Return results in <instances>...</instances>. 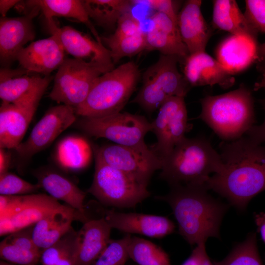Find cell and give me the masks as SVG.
Segmentation results:
<instances>
[{"mask_svg": "<svg viewBox=\"0 0 265 265\" xmlns=\"http://www.w3.org/2000/svg\"><path fill=\"white\" fill-rule=\"evenodd\" d=\"M261 144L248 135L223 141L220 145L222 169L205 185L239 212L265 190V147Z\"/></svg>", "mask_w": 265, "mask_h": 265, "instance_id": "cell-1", "label": "cell"}, {"mask_svg": "<svg viewBox=\"0 0 265 265\" xmlns=\"http://www.w3.org/2000/svg\"><path fill=\"white\" fill-rule=\"evenodd\" d=\"M156 198L166 202L177 222L180 234L191 245L220 238V227L229 206L208 192L205 185H177Z\"/></svg>", "mask_w": 265, "mask_h": 265, "instance_id": "cell-2", "label": "cell"}, {"mask_svg": "<svg viewBox=\"0 0 265 265\" xmlns=\"http://www.w3.org/2000/svg\"><path fill=\"white\" fill-rule=\"evenodd\" d=\"M223 166L220 154L209 139L186 137L162 160L159 178L170 186L205 185L211 174L219 172Z\"/></svg>", "mask_w": 265, "mask_h": 265, "instance_id": "cell-3", "label": "cell"}, {"mask_svg": "<svg viewBox=\"0 0 265 265\" xmlns=\"http://www.w3.org/2000/svg\"><path fill=\"white\" fill-rule=\"evenodd\" d=\"M199 118L223 141H232L246 134L254 126L253 100L244 85L228 93L207 96L201 100Z\"/></svg>", "mask_w": 265, "mask_h": 265, "instance_id": "cell-4", "label": "cell"}, {"mask_svg": "<svg viewBox=\"0 0 265 265\" xmlns=\"http://www.w3.org/2000/svg\"><path fill=\"white\" fill-rule=\"evenodd\" d=\"M140 76L139 68L133 61L102 75L85 100L75 109L76 114L94 118L121 112L135 90Z\"/></svg>", "mask_w": 265, "mask_h": 265, "instance_id": "cell-5", "label": "cell"}, {"mask_svg": "<svg viewBox=\"0 0 265 265\" xmlns=\"http://www.w3.org/2000/svg\"><path fill=\"white\" fill-rule=\"evenodd\" d=\"M77 124L89 136L135 149L151 160L162 163L144 141L147 133L152 132V124L143 116L119 112L100 118L81 117Z\"/></svg>", "mask_w": 265, "mask_h": 265, "instance_id": "cell-6", "label": "cell"}, {"mask_svg": "<svg viewBox=\"0 0 265 265\" xmlns=\"http://www.w3.org/2000/svg\"><path fill=\"white\" fill-rule=\"evenodd\" d=\"M179 62L176 56L161 54L144 73L142 86L131 102L151 113L171 97H185L191 86L178 70Z\"/></svg>", "mask_w": 265, "mask_h": 265, "instance_id": "cell-7", "label": "cell"}, {"mask_svg": "<svg viewBox=\"0 0 265 265\" xmlns=\"http://www.w3.org/2000/svg\"><path fill=\"white\" fill-rule=\"evenodd\" d=\"M94 156L95 172L87 192L101 203L118 208H134L150 196L147 186Z\"/></svg>", "mask_w": 265, "mask_h": 265, "instance_id": "cell-8", "label": "cell"}, {"mask_svg": "<svg viewBox=\"0 0 265 265\" xmlns=\"http://www.w3.org/2000/svg\"><path fill=\"white\" fill-rule=\"evenodd\" d=\"M104 71L74 58H65L57 69L49 97L75 109L86 99Z\"/></svg>", "mask_w": 265, "mask_h": 265, "instance_id": "cell-9", "label": "cell"}, {"mask_svg": "<svg viewBox=\"0 0 265 265\" xmlns=\"http://www.w3.org/2000/svg\"><path fill=\"white\" fill-rule=\"evenodd\" d=\"M184 97L174 96L159 108L157 117L151 123L152 132L157 141L150 148L161 161L186 137L190 129Z\"/></svg>", "mask_w": 265, "mask_h": 265, "instance_id": "cell-10", "label": "cell"}, {"mask_svg": "<svg viewBox=\"0 0 265 265\" xmlns=\"http://www.w3.org/2000/svg\"><path fill=\"white\" fill-rule=\"evenodd\" d=\"M75 110L61 104L49 108L33 128L26 140L14 150L24 160L48 147L76 120Z\"/></svg>", "mask_w": 265, "mask_h": 265, "instance_id": "cell-11", "label": "cell"}, {"mask_svg": "<svg viewBox=\"0 0 265 265\" xmlns=\"http://www.w3.org/2000/svg\"><path fill=\"white\" fill-rule=\"evenodd\" d=\"M56 24L49 27L52 35L32 42L18 53L16 60L21 67L32 73L50 76L63 62L65 52Z\"/></svg>", "mask_w": 265, "mask_h": 265, "instance_id": "cell-12", "label": "cell"}, {"mask_svg": "<svg viewBox=\"0 0 265 265\" xmlns=\"http://www.w3.org/2000/svg\"><path fill=\"white\" fill-rule=\"evenodd\" d=\"M93 154L106 164L122 171L148 186L153 173L162 163L149 159L139 152L116 144L92 146Z\"/></svg>", "mask_w": 265, "mask_h": 265, "instance_id": "cell-13", "label": "cell"}, {"mask_svg": "<svg viewBox=\"0 0 265 265\" xmlns=\"http://www.w3.org/2000/svg\"><path fill=\"white\" fill-rule=\"evenodd\" d=\"M64 206L49 195H22L15 209L8 216L0 219V236L34 225Z\"/></svg>", "mask_w": 265, "mask_h": 265, "instance_id": "cell-14", "label": "cell"}, {"mask_svg": "<svg viewBox=\"0 0 265 265\" xmlns=\"http://www.w3.org/2000/svg\"><path fill=\"white\" fill-rule=\"evenodd\" d=\"M40 10L33 7L27 13L18 17L0 19V60L2 67L8 68L15 60L24 46L35 36L33 20Z\"/></svg>", "mask_w": 265, "mask_h": 265, "instance_id": "cell-15", "label": "cell"}, {"mask_svg": "<svg viewBox=\"0 0 265 265\" xmlns=\"http://www.w3.org/2000/svg\"><path fill=\"white\" fill-rule=\"evenodd\" d=\"M58 32L65 53L74 58L106 73L114 68L110 53L103 43L69 26L58 27Z\"/></svg>", "mask_w": 265, "mask_h": 265, "instance_id": "cell-16", "label": "cell"}, {"mask_svg": "<svg viewBox=\"0 0 265 265\" xmlns=\"http://www.w3.org/2000/svg\"><path fill=\"white\" fill-rule=\"evenodd\" d=\"M53 78L41 77L21 67L0 70V98L1 102L16 104L44 94Z\"/></svg>", "mask_w": 265, "mask_h": 265, "instance_id": "cell-17", "label": "cell"}, {"mask_svg": "<svg viewBox=\"0 0 265 265\" xmlns=\"http://www.w3.org/2000/svg\"><path fill=\"white\" fill-rule=\"evenodd\" d=\"M103 217L112 229L130 235L161 238L173 233L175 229L172 220L158 215L106 210Z\"/></svg>", "mask_w": 265, "mask_h": 265, "instance_id": "cell-18", "label": "cell"}, {"mask_svg": "<svg viewBox=\"0 0 265 265\" xmlns=\"http://www.w3.org/2000/svg\"><path fill=\"white\" fill-rule=\"evenodd\" d=\"M39 102L33 100L17 104L1 103L0 148L15 149L22 142Z\"/></svg>", "mask_w": 265, "mask_h": 265, "instance_id": "cell-19", "label": "cell"}, {"mask_svg": "<svg viewBox=\"0 0 265 265\" xmlns=\"http://www.w3.org/2000/svg\"><path fill=\"white\" fill-rule=\"evenodd\" d=\"M183 64V75L191 87L218 85L225 89L235 83L233 75L205 52L189 54Z\"/></svg>", "mask_w": 265, "mask_h": 265, "instance_id": "cell-20", "label": "cell"}, {"mask_svg": "<svg viewBox=\"0 0 265 265\" xmlns=\"http://www.w3.org/2000/svg\"><path fill=\"white\" fill-rule=\"evenodd\" d=\"M201 4V0H186L177 17L179 33L189 54L205 52L212 34L202 15Z\"/></svg>", "mask_w": 265, "mask_h": 265, "instance_id": "cell-21", "label": "cell"}, {"mask_svg": "<svg viewBox=\"0 0 265 265\" xmlns=\"http://www.w3.org/2000/svg\"><path fill=\"white\" fill-rule=\"evenodd\" d=\"M152 26L146 33V50L158 51L161 54L173 55L183 63L189 54L180 36L176 22L166 15L155 12Z\"/></svg>", "mask_w": 265, "mask_h": 265, "instance_id": "cell-22", "label": "cell"}, {"mask_svg": "<svg viewBox=\"0 0 265 265\" xmlns=\"http://www.w3.org/2000/svg\"><path fill=\"white\" fill-rule=\"evenodd\" d=\"M89 219L68 205L45 216L33 227V240L36 246L43 250L56 242L72 227L74 220L85 223Z\"/></svg>", "mask_w": 265, "mask_h": 265, "instance_id": "cell-23", "label": "cell"}, {"mask_svg": "<svg viewBox=\"0 0 265 265\" xmlns=\"http://www.w3.org/2000/svg\"><path fill=\"white\" fill-rule=\"evenodd\" d=\"M111 229L104 217L84 223L78 231L76 265H92L107 246Z\"/></svg>", "mask_w": 265, "mask_h": 265, "instance_id": "cell-24", "label": "cell"}, {"mask_svg": "<svg viewBox=\"0 0 265 265\" xmlns=\"http://www.w3.org/2000/svg\"><path fill=\"white\" fill-rule=\"evenodd\" d=\"M37 183L56 200H61L86 215L84 200L86 192L69 178L54 170L42 168L34 172Z\"/></svg>", "mask_w": 265, "mask_h": 265, "instance_id": "cell-25", "label": "cell"}, {"mask_svg": "<svg viewBox=\"0 0 265 265\" xmlns=\"http://www.w3.org/2000/svg\"><path fill=\"white\" fill-rule=\"evenodd\" d=\"M258 46L257 40L232 35L218 46L217 60L233 75L244 70L257 60Z\"/></svg>", "mask_w": 265, "mask_h": 265, "instance_id": "cell-26", "label": "cell"}, {"mask_svg": "<svg viewBox=\"0 0 265 265\" xmlns=\"http://www.w3.org/2000/svg\"><path fill=\"white\" fill-rule=\"evenodd\" d=\"M33 227L6 235L0 243V256L4 261L19 265H37L42 251L33 240Z\"/></svg>", "mask_w": 265, "mask_h": 265, "instance_id": "cell-27", "label": "cell"}, {"mask_svg": "<svg viewBox=\"0 0 265 265\" xmlns=\"http://www.w3.org/2000/svg\"><path fill=\"white\" fill-rule=\"evenodd\" d=\"M23 3V7H26L29 10L35 7L39 8L44 15L47 24L53 22V18L56 16L76 19L85 24L95 39L102 43L101 37L89 18L82 0H30Z\"/></svg>", "mask_w": 265, "mask_h": 265, "instance_id": "cell-28", "label": "cell"}, {"mask_svg": "<svg viewBox=\"0 0 265 265\" xmlns=\"http://www.w3.org/2000/svg\"><path fill=\"white\" fill-rule=\"evenodd\" d=\"M212 20L216 28L257 40L258 32L249 23L236 0H213Z\"/></svg>", "mask_w": 265, "mask_h": 265, "instance_id": "cell-29", "label": "cell"}, {"mask_svg": "<svg viewBox=\"0 0 265 265\" xmlns=\"http://www.w3.org/2000/svg\"><path fill=\"white\" fill-rule=\"evenodd\" d=\"M92 152V147L86 139L79 135H69L58 143L54 158L64 170L76 172L88 166Z\"/></svg>", "mask_w": 265, "mask_h": 265, "instance_id": "cell-30", "label": "cell"}, {"mask_svg": "<svg viewBox=\"0 0 265 265\" xmlns=\"http://www.w3.org/2000/svg\"><path fill=\"white\" fill-rule=\"evenodd\" d=\"M90 19L106 29H115L121 17L131 11V0H83Z\"/></svg>", "mask_w": 265, "mask_h": 265, "instance_id": "cell-31", "label": "cell"}, {"mask_svg": "<svg viewBox=\"0 0 265 265\" xmlns=\"http://www.w3.org/2000/svg\"><path fill=\"white\" fill-rule=\"evenodd\" d=\"M129 259L137 265H171L167 253L153 242L131 236L128 247Z\"/></svg>", "mask_w": 265, "mask_h": 265, "instance_id": "cell-32", "label": "cell"}, {"mask_svg": "<svg viewBox=\"0 0 265 265\" xmlns=\"http://www.w3.org/2000/svg\"><path fill=\"white\" fill-rule=\"evenodd\" d=\"M101 39L103 44L109 51L114 63L123 57L135 55L146 48V33L143 30L126 37L113 38L109 35Z\"/></svg>", "mask_w": 265, "mask_h": 265, "instance_id": "cell-33", "label": "cell"}, {"mask_svg": "<svg viewBox=\"0 0 265 265\" xmlns=\"http://www.w3.org/2000/svg\"><path fill=\"white\" fill-rule=\"evenodd\" d=\"M213 263L214 265H263L258 249L256 234L254 232L248 234L224 259L213 261Z\"/></svg>", "mask_w": 265, "mask_h": 265, "instance_id": "cell-34", "label": "cell"}, {"mask_svg": "<svg viewBox=\"0 0 265 265\" xmlns=\"http://www.w3.org/2000/svg\"><path fill=\"white\" fill-rule=\"evenodd\" d=\"M131 236L127 234L119 239H110L92 265H126L129 259L128 247Z\"/></svg>", "mask_w": 265, "mask_h": 265, "instance_id": "cell-35", "label": "cell"}, {"mask_svg": "<svg viewBox=\"0 0 265 265\" xmlns=\"http://www.w3.org/2000/svg\"><path fill=\"white\" fill-rule=\"evenodd\" d=\"M78 231L73 227L56 242L41 252L42 265L55 264L77 243Z\"/></svg>", "mask_w": 265, "mask_h": 265, "instance_id": "cell-36", "label": "cell"}, {"mask_svg": "<svg viewBox=\"0 0 265 265\" xmlns=\"http://www.w3.org/2000/svg\"><path fill=\"white\" fill-rule=\"evenodd\" d=\"M41 188L38 183H29L8 171L0 175V194L1 195L33 194Z\"/></svg>", "mask_w": 265, "mask_h": 265, "instance_id": "cell-37", "label": "cell"}, {"mask_svg": "<svg viewBox=\"0 0 265 265\" xmlns=\"http://www.w3.org/2000/svg\"><path fill=\"white\" fill-rule=\"evenodd\" d=\"M244 14L250 25L259 33H265V0H246Z\"/></svg>", "mask_w": 265, "mask_h": 265, "instance_id": "cell-38", "label": "cell"}, {"mask_svg": "<svg viewBox=\"0 0 265 265\" xmlns=\"http://www.w3.org/2000/svg\"><path fill=\"white\" fill-rule=\"evenodd\" d=\"M132 4H141L156 11L164 14L177 23L178 13L180 10L181 2L172 0H133Z\"/></svg>", "mask_w": 265, "mask_h": 265, "instance_id": "cell-39", "label": "cell"}, {"mask_svg": "<svg viewBox=\"0 0 265 265\" xmlns=\"http://www.w3.org/2000/svg\"><path fill=\"white\" fill-rule=\"evenodd\" d=\"M142 31L140 21L130 11L121 17L114 32L110 36L113 38H121L134 35Z\"/></svg>", "mask_w": 265, "mask_h": 265, "instance_id": "cell-40", "label": "cell"}, {"mask_svg": "<svg viewBox=\"0 0 265 265\" xmlns=\"http://www.w3.org/2000/svg\"><path fill=\"white\" fill-rule=\"evenodd\" d=\"M181 265H214L206 250L205 244L197 245L189 257Z\"/></svg>", "mask_w": 265, "mask_h": 265, "instance_id": "cell-41", "label": "cell"}, {"mask_svg": "<svg viewBox=\"0 0 265 265\" xmlns=\"http://www.w3.org/2000/svg\"><path fill=\"white\" fill-rule=\"evenodd\" d=\"M265 109V99L264 100ZM246 135L259 143L265 142V118L263 123L259 126L254 125L246 133Z\"/></svg>", "mask_w": 265, "mask_h": 265, "instance_id": "cell-42", "label": "cell"}, {"mask_svg": "<svg viewBox=\"0 0 265 265\" xmlns=\"http://www.w3.org/2000/svg\"><path fill=\"white\" fill-rule=\"evenodd\" d=\"M11 163V154L6 149L0 148V175L8 171Z\"/></svg>", "mask_w": 265, "mask_h": 265, "instance_id": "cell-43", "label": "cell"}, {"mask_svg": "<svg viewBox=\"0 0 265 265\" xmlns=\"http://www.w3.org/2000/svg\"><path fill=\"white\" fill-rule=\"evenodd\" d=\"M77 258V243L55 265H76Z\"/></svg>", "mask_w": 265, "mask_h": 265, "instance_id": "cell-44", "label": "cell"}, {"mask_svg": "<svg viewBox=\"0 0 265 265\" xmlns=\"http://www.w3.org/2000/svg\"><path fill=\"white\" fill-rule=\"evenodd\" d=\"M256 68L261 76L259 80L255 82L254 84V90L265 89V59L257 61Z\"/></svg>", "mask_w": 265, "mask_h": 265, "instance_id": "cell-45", "label": "cell"}, {"mask_svg": "<svg viewBox=\"0 0 265 265\" xmlns=\"http://www.w3.org/2000/svg\"><path fill=\"white\" fill-rule=\"evenodd\" d=\"M254 217L258 230L260 234L262 239L265 243V212L255 214Z\"/></svg>", "mask_w": 265, "mask_h": 265, "instance_id": "cell-46", "label": "cell"}, {"mask_svg": "<svg viewBox=\"0 0 265 265\" xmlns=\"http://www.w3.org/2000/svg\"><path fill=\"white\" fill-rule=\"evenodd\" d=\"M20 0H0V13L1 17H6L8 10L15 5H16Z\"/></svg>", "mask_w": 265, "mask_h": 265, "instance_id": "cell-47", "label": "cell"}, {"mask_svg": "<svg viewBox=\"0 0 265 265\" xmlns=\"http://www.w3.org/2000/svg\"><path fill=\"white\" fill-rule=\"evenodd\" d=\"M257 61L265 59V42L258 45L257 50Z\"/></svg>", "mask_w": 265, "mask_h": 265, "instance_id": "cell-48", "label": "cell"}, {"mask_svg": "<svg viewBox=\"0 0 265 265\" xmlns=\"http://www.w3.org/2000/svg\"><path fill=\"white\" fill-rule=\"evenodd\" d=\"M0 265H14L12 264H10V263L2 261L0 262Z\"/></svg>", "mask_w": 265, "mask_h": 265, "instance_id": "cell-49", "label": "cell"}, {"mask_svg": "<svg viewBox=\"0 0 265 265\" xmlns=\"http://www.w3.org/2000/svg\"></svg>", "mask_w": 265, "mask_h": 265, "instance_id": "cell-50", "label": "cell"}]
</instances>
